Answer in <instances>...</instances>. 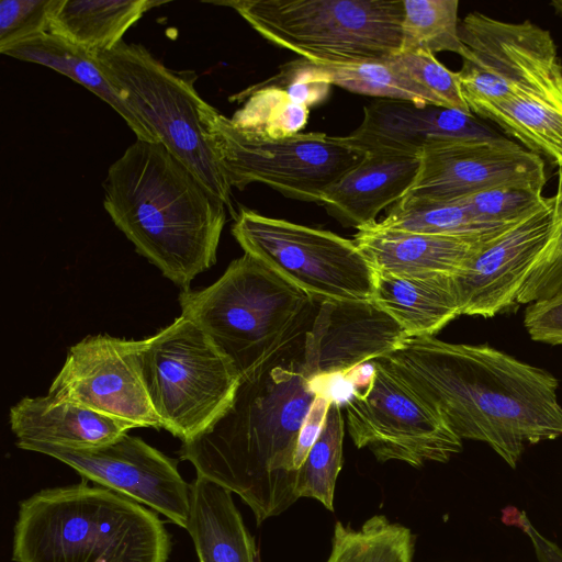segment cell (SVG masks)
<instances>
[{
	"instance_id": "obj_30",
	"label": "cell",
	"mask_w": 562,
	"mask_h": 562,
	"mask_svg": "<svg viewBox=\"0 0 562 562\" xmlns=\"http://www.w3.org/2000/svg\"><path fill=\"white\" fill-rule=\"evenodd\" d=\"M234 99L245 100V103L231 117L232 123L257 136H291L300 133L308 120L310 108L294 102L284 90L265 81Z\"/></svg>"
},
{
	"instance_id": "obj_31",
	"label": "cell",
	"mask_w": 562,
	"mask_h": 562,
	"mask_svg": "<svg viewBox=\"0 0 562 562\" xmlns=\"http://www.w3.org/2000/svg\"><path fill=\"white\" fill-rule=\"evenodd\" d=\"M344 435L340 405L331 402L324 427L297 470L295 493L299 498L312 497L334 510L335 485L342 465Z\"/></svg>"
},
{
	"instance_id": "obj_14",
	"label": "cell",
	"mask_w": 562,
	"mask_h": 562,
	"mask_svg": "<svg viewBox=\"0 0 562 562\" xmlns=\"http://www.w3.org/2000/svg\"><path fill=\"white\" fill-rule=\"evenodd\" d=\"M142 340L87 336L68 350L48 395L102 415L160 429L140 366Z\"/></svg>"
},
{
	"instance_id": "obj_7",
	"label": "cell",
	"mask_w": 562,
	"mask_h": 562,
	"mask_svg": "<svg viewBox=\"0 0 562 562\" xmlns=\"http://www.w3.org/2000/svg\"><path fill=\"white\" fill-rule=\"evenodd\" d=\"M140 366L161 427L182 443L228 408L240 384L229 359L184 315L142 340Z\"/></svg>"
},
{
	"instance_id": "obj_39",
	"label": "cell",
	"mask_w": 562,
	"mask_h": 562,
	"mask_svg": "<svg viewBox=\"0 0 562 562\" xmlns=\"http://www.w3.org/2000/svg\"><path fill=\"white\" fill-rule=\"evenodd\" d=\"M330 403L331 398L325 391L316 392V396L297 437L294 453V469L296 471L301 468L311 448L317 440L324 427Z\"/></svg>"
},
{
	"instance_id": "obj_12",
	"label": "cell",
	"mask_w": 562,
	"mask_h": 562,
	"mask_svg": "<svg viewBox=\"0 0 562 562\" xmlns=\"http://www.w3.org/2000/svg\"><path fill=\"white\" fill-rule=\"evenodd\" d=\"M364 393L346 404L348 432L359 449L380 462L396 460L414 468L448 462L462 440L445 419L380 359Z\"/></svg>"
},
{
	"instance_id": "obj_6",
	"label": "cell",
	"mask_w": 562,
	"mask_h": 562,
	"mask_svg": "<svg viewBox=\"0 0 562 562\" xmlns=\"http://www.w3.org/2000/svg\"><path fill=\"white\" fill-rule=\"evenodd\" d=\"M260 36L317 65L387 58L402 44L403 0H231Z\"/></svg>"
},
{
	"instance_id": "obj_19",
	"label": "cell",
	"mask_w": 562,
	"mask_h": 562,
	"mask_svg": "<svg viewBox=\"0 0 562 562\" xmlns=\"http://www.w3.org/2000/svg\"><path fill=\"white\" fill-rule=\"evenodd\" d=\"M420 167V156L367 153L324 194L319 205L347 227L358 231L376 223L379 213L401 201Z\"/></svg>"
},
{
	"instance_id": "obj_3",
	"label": "cell",
	"mask_w": 562,
	"mask_h": 562,
	"mask_svg": "<svg viewBox=\"0 0 562 562\" xmlns=\"http://www.w3.org/2000/svg\"><path fill=\"white\" fill-rule=\"evenodd\" d=\"M103 189L115 226L182 291L216 262L227 207L162 143L136 138Z\"/></svg>"
},
{
	"instance_id": "obj_18",
	"label": "cell",
	"mask_w": 562,
	"mask_h": 562,
	"mask_svg": "<svg viewBox=\"0 0 562 562\" xmlns=\"http://www.w3.org/2000/svg\"><path fill=\"white\" fill-rule=\"evenodd\" d=\"M474 114L411 101L378 99L363 108L361 124L344 139L363 153L420 156L447 139L497 137Z\"/></svg>"
},
{
	"instance_id": "obj_37",
	"label": "cell",
	"mask_w": 562,
	"mask_h": 562,
	"mask_svg": "<svg viewBox=\"0 0 562 562\" xmlns=\"http://www.w3.org/2000/svg\"><path fill=\"white\" fill-rule=\"evenodd\" d=\"M265 82L284 90L294 102L307 108L322 102L331 86L318 65L303 58L283 65L278 75Z\"/></svg>"
},
{
	"instance_id": "obj_9",
	"label": "cell",
	"mask_w": 562,
	"mask_h": 562,
	"mask_svg": "<svg viewBox=\"0 0 562 562\" xmlns=\"http://www.w3.org/2000/svg\"><path fill=\"white\" fill-rule=\"evenodd\" d=\"M123 100L166 148L234 212L232 187L207 144L200 109L204 100L191 79L165 67L144 46L122 41L92 54Z\"/></svg>"
},
{
	"instance_id": "obj_32",
	"label": "cell",
	"mask_w": 562,
	"mask_h": 562,
	"mask_svg": "<svg viewBox=\"0 0 562 562\" xmlns=\"http://www.w3.org/2000/svg\"><path fill=\"white\" fill-rule=\"evenodd\" d=\"M402 44L398 53L425 50L460 56L458 0H403Z\"/></svg>"
},
{
	"instance_id": "obj_33",
	"label": "cell",
	"mask_w": 562,
	"mask_h": 562,
	"mask_svg": "<svg viewBox=\"0 0 562 562\" xmlns=\"http://www.w3.org/2000/svg\"><path fill=\"white\" fill-rule=\"evenodd\" d=\"M555 224L518 293L517 304H531L562 295V167L558 168Z\"/></svg>"
},
{
	"instance_id": "obj_17",
	"label": "cell",
	"mask_w": 562,
	"mask_h": 562,
	"mask_svg": "<svg viewBox=\"0 0 562 562\" xmlns=\"http://www.w3.org/2000/svg\"><path fill=\"white\" fill-rule=\"evenodd\" d=\"M406 337L373 301H323L303 341L301 372L310 382L345 375L391 353Z\"/></svg>"
},
{
	"instance_id": "obj_15",
	"label": "cell",
	"mask_w": 562,
	"mask_h": 562,
	"mask_svg": "<svg viewBox=\"0 0 562 562\" xmlns=\"http://www.w3.org/2000/svg\"><path fill=\"white\" fill-rule=\"evenodd\" d=\"M543 159L501 136L447 139L420 155V167L404 198L454 202L508 184L544 187Z\"/></svg>"
},
{
	"instance_id": "obj_23",
	"label": "cell",
	"mask_w": 562,
	"mask_h": 562,
	"mask_svg": "<svg viewBox=\"0 0 562 562\" xmlns=\"http://www.w3.org/2000/svg\"><path fill=\"white\" fill-rule=\"evenodd\" d=\"M189 532L199 562H260L232 492L199 475L190 484Z\"/></svg>"
},
{
	"instance_id": "obj_20",
	"label": "cell",
	"mask_w": 562,
	"mask_h": 562,
	"mask_svg": "<svg viewBox=\"0 0 562 562\" xmlns=\"http://www.w3.org/2000/svg\"><path fill=\"white\" fill-rule=\"evenodd\" d=\"M352 240L374 271L401 276H454L492 241L391 229L378 222Z\"/></svg>"
},
{
	"instance_id": "obj_2",
	"label": "cell",
	"mask_w": 562,
	"mask_h": 562,
	"mask_svg": "<svg viewBox=\"0 0 562 562\" xmlns=\"http://www.w3.org/2000/svg\"><path fill=\"white\" fill-rule=\"evenodd\" d=\"M315 396L299 358L240 380L228 408L183 442L179 457L196 475L237 494L259 526L299 499L294 453Z\"/></svg>"
},
{
	"instance_id": "obj_27",
	"label": "cell",
	"mask_w": 562,
	"mask_h": 562,
	"mask_svg": "<svg viewBox=\"0 0 562 562\" xmlns=\"http://www.w3.org/2000/svg\"><path fill=\"white\" fill-rule=\"evenodd\" d=\"M380 226L412 233L492 240L515 223L494 225L481 221L463 202L403 198L389 207Z\"/></svg>"
},
{
	"instance_id": "obj_26",
	"label": "cell",
	"mask_w": 562,
	"mask_h": 562,
	"mask_svg": "<svg viewBox=\"0 0 562 562\" xmlns=\"http://www.w3.org/2000/svg\"><path fill=\"white\" fill-rule=\"evenodd\" d=\"M472 114L488 119L528 150L562 167V93L477 102Z\"/></svg>"
},
{
	"instance_id": "obj_16",
	"label": "cell",
	"mask_w": 562,
	"mask_h": 562,
	"mask_svg": "<svg viewBox=\"0 0 562 562\" xmlns=\"http://www.w3.org/2000/svg\"><path fill=\"white\" fill-rule=\"evenodd\" d=\"M555 224V198L483 246L453 276L461 315L493 317L516 305L518 293Z\"/></svg>"
},
{
	"instance_id": "obj_25",
	"label": "cell",
	"mask_w": 562,
	"mask_h": 562,
	"mask_svg": "<svg viewBox=\"0 0 562 562\" xmlns=\"http://www.w3.org/2000/svg\"><path fill=\"white\" fill-rule=\"evenodd\" d=\"M154 0H60L49 33L91 54L108 52L147 11L165 4Z\"/></svg>"
},
{
	"instance_id": "obj_41",
	"label": "cell",
	"mask_w": 562,
	"mask_h": 562,
	"mask_svg": "<svg viewBox=\"0 0 562 562\" xmlns=\"http://www.w3.org/2000/svg\"><path fill=\"white\" fill-rule=\"evenodd\" d=\"M552 5L555 8L558 12L562 14V0L553 1Z\"/></svg>"
},
{
	"instance_id": "obj_1",
	"label": "cell",
	"mask_w": 562,
	"mask_h": 562,
	"mask_svg": "<svg viewBox=\"0 0 562 562\" xmlns=\"http://www.w3.org/2000/svg\"><path fill=\"white\" fill-rule=\"evenodd\" d=\"M379 359L461 440L486 443L513 469L526 445L562 437L558 379L492 346L406 337Z\"/></svg>"
},
{
	"instance_id": "obj_28",
	"label": "cell",
	"mask_w": 562,
	"mask_h": 562,
	"mask_svg": "<svg viewBox=\"0 0 562 562\" xmlns=\"http://www.w3.org/2000/svg\"><path fill=\"white\" fill-rule=\"evenodd\" d=\"M415 536L384 515H374L359 529L337 521L326 562H412Z\"/></svg>"
},
{
	"instance_id": "obj_35",
	"label": "cell",
	"mask_w": 562,
	"mask_h": 562,
	"mask_svg": "<svg viewBox=\"0 0 562 562\" xmlns=\"http://www.w3.org/2000/svg\"><path fill=\"white\" fill-rule=\"evenodd\" d=\"M392 59L416 83L430 92L441 106L472 114L463 98L458 71L449 70L434 54L425 50L397 53Z\"/></svg>"
},
{
	"instance_id": "obj_11",
	"label": "cell",
	"mask_w": 562,
	"mask_h": 562,
	"mask_svg": "<svg viewBox=\"0 0 562 562\" xmlns=\"http://www.w3.org/2000/svg\"><path fill=\"white\" fill-rule=\"evenodd\" d=\"M463 46L458 71L470 106L524 95L562 93V63L550 33L531 23H508L469 13L459 23Z\"/></svg>"
},
{
	"instance_id": "obj_5",
	"label": "cell",
	"mask_w": 562,
	"mask_h": 562,
	"mask_svg": "<svg viewBox=\"0 0 562 562\" xmlns=\"http://www.w3.org/2000/svg\"><path fill=\"white\" fill-rule=\"evenodd\" d=\"M179 303L246 380L301 357L321 302L244 252L213 284L181 291Z\"/></svg>"
},
{
	"instance_id": "obj_34",
	"label": "cell",
	"mask_w": 562,
	"mask_h": 562,
	"mask_svg": "<svg viewBox=\"0 0 562 562\" xmlns=\"http://www.w3.org/2000/svg\"><path fill=\"white\" fill-rule=\"evenodd\" d=\"M542 188L508 184L491 188L460 200L481 221L506 225L520 221L544 204Z\"/></svg>"
},
{
	"instance_id": "obj_29",
	"label": "cell",
	"mask_w": 562,
	"mask_h": 562,
	"mask_svg": "<svg viewBox=\"0 0 562 562\" xmlns=\"http://www.w3.org/2000/svg\"><path fill=\"white\" fill-rule=\"evenodd\" d=\"M318 66L328 76L331 86L381 99L441 106L430 92L416 83L393 61L392 56L344 65Z\"/></svg>"
},
{
	"instance_id": "obj_36",
	"label": "cell",
	"mask_w": 562,
	"mask_h": 562,
	"mask_svg": "<svg viewBox=\"0 0 562 562\" xmlns=\"http://www.w3.org/2000/svg\"><path fill=\"white\" fill-rule=\"evenodd\" d=\"M60 0H2L0 2V53L49 31Z\"/></svg>"
},
{
	"instance_id": "obj_22",
	"label": "cell",
	"mask_w": 562,
	"mask_h": 562,
	"mask_svg": "<svg viewBox=\"0 0 562 562\" xmlns=\"http://www.w3.org/2000/svg\"><path fill=\"white\" fill-rule=\"evenodd\" d=\"M372 301L392 316L407 337L435 336L461 315L453 276L376 272Z\"/></svg>"
},
{
	"instance_id": "obj_4",
	"label": "cell",
	"mask_w": 562,
	"mask_h": 562,
	"mask_svg": "<svg viewBox=\"0 0 562 562\" xmlns=\"http://www.w3.org/2000/svg\"><path fill=\"white\" fill-rule=\"evenodd\" d=\"M171 538L156 512L87 480L20 503L14 562H167Z\"/></svg>"
},
{
	"instance_id": "obj_13",
	"label": "cell",
	"mask_w": 562,
	"mask_h": 562,
	"mask_svg": "<svg viewBox=\"0 0 562 562\" xmlns=\"http://www.w3.org/2000/svg\"><path fill=\"white\" fill-rule=\"evenodd\" d=\"M18 448L49 456L77 471L83 480L110 488L160 513L184 528L190 513V484L177 461L127 432L91 448H69L40 442Z\"/></svg>"
},
{
	"instance_id": "obj_24",
	"label": "cell",
	"mask_w": 562,
	"mask_h": 562,
	"mask_svg": "<svg viewBox=\"0 0 562 562\" xmlns=\"http://www.w3.org/2000/svg\"><path fill=\"white\" fill-rule=\"evenodd\" d=\"M1 54L49 67L69 77L115 110L137 139L159 142L153 130L116 92L91 53L45 32L20 42Z\"/></svg>"
},
{
	"instance_id": "obj_8",
	"label": "cell",
	"mask_w": 562,
	"mask_h": 562,
	"mask_svg": "<svg viewBox=\"0 0 562 562\" xmlns=\"http://www.w3.org/2000/svg\"><path fill=\"white\" fill-rule=\"evenodd\" d=\"M200 114L207 144L231 187L239 190L260 182L286 198L319 204L325 192L367 155L344 136L321 132L257 136L205 101Z\"/></svg>"
},
{
	"instance_id": "obj_40",
	"label": "cell",
	"mask_w": 562,
	"mask_h": 562,
	"mask_svg": "<svg viewBox=\"0 0 562 562\" xmlns=\"http://www.w3.org/2000/svg\"><path fill=\"white\" fill-rule=\"evenodd\" d=\"M503 521L518 526L529 537L539 562H562V549L542 536L524 512L513 507L506 508L503 510Z\"/></svg>"
},
{
	"instance_id": "obj_38",
	"label": "cell",
	"mask_w": 562,
	"mask_h": 562,
	"mask_svg": "<svg viewBox=\"0 0 562 562\" xmlns=\"http://www.w3.org/2000/svg\"><path fill=\"white\" fill-rule=\"evenodd\" d=\"M524 326L533 341L562 345V295L528 304Z\"/></svg>"
},
{
	"instance_id": "obj_10",
	"label": "cell",
	"mask_w": 562,
	"mask_h": 562,
	"mask_svg": "<svg viewBox=\"0 0 562 562\" xmlns=\"http://www.w3.org/2000/svg\"><path fill=\"white\" fill-rule=\"evenodd\" d=\"M232 234L246 254L317 302L372 301L375 271L353 240L251 210L237 214Z\"/></svg>"
},
{
	"instance_id": "obj_21",
	"label": "cell",
	"mask_w": 562,
	"mask_h": 562,
	"mask_svg": "<svg viewBox=\"0 0 562 562\" xmlns=\"http://www.w3.org/2000/svg\"><path fill=\"white\" fill-rule=\"evenodd\" d=\"M9 422L15 443L40 442L69 448L98 447L136 428L132 423L48 394L20 400L10 408Z\"/></svg>"
}]
</instances>
